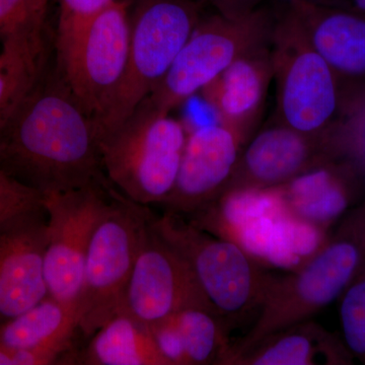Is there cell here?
I'll use <instances>...</instances> for the list:
<instances>
[{
	"label": "cell",
	"mask_w": 365,
	"mask_h": 365,
	"mask_svg": "<svg viewBox=\"0 0 365 365\" xmlns=\"http://www.w3.org/2000/svg\"><path fill=\"white\" fill-rule=\"evenodd\" d=\"M42 76L0 129V170L43 196L110 188L95 122L66 83Z\"/></svg>",
	"instance_id": "6da1fadb"
},
{
	"label": "cell",
	"mask_w": 365,
	"mask_h": 365,
	"mask_svg": "<svg viewBox=\"0 0 365 365\" xmlns=\"http://www.w3.org/2000/svg\"><path fill=\"white\" fill-rule=\"evenodd\" d=\"M346 215L304 265L271 281L260 316L246 338L230 348L225 364L274 334L309 321L349 287L365 264V200Z\"/></svg>",
	"instance_id": "7a4b0ae2"
},
{
	"label": "cell",
	"mask_w": 365,
	"mask_h": 365,
	"mask_svg": "<svg viewBox=\"0 0 365 365\" xmlns=\"http://www.w3.org/2000/svg\"><path fill=\"white\" fill-rule=\"evenodd\" d=\"M188 134L184 122L143 101L97 138L106 179L134 202L160 205L174 188Z\"/></svg>",
	"instance_id": "3957f363"
},
{
	"label": "cell",
	"mask_w": 365,
	"mask_h": 365,
	"mask_svg": "<svg viewBox=\"0 0 365 365\" xmlns=\"http://www.w3.org/2000/svg\"><path fill=\"white\" fill-rule=\"evenodd\" d=\"M277 83L276 122L311 135L344 130L349 118L339 85L287 2L277 6L270 40Z\"/></svg>",
	"instance_id": "277c9868"
},
{
	"label": "cell",
	"mask_w": 365,
	"mask_h": 365,
	"mask_svg": "<svg viewBox=\"0 0 365 365\" xmlns=\"http://www.w3.org/2000/svg\"><path fill=\"white\" fill-rule=\"evenodd\" d=\"M193 0H138L130 14V44L123 78L95 124L97 138L123 123L165 76L201 21Z\"/></svg>",
	"instance_id": "5b68a950"
},
{
	"label": "cell",
	"mask_w": 365,
	"mask_h": 365,
	"mask_svg": "<svg viewBox=\"0 0 365 365\" xmlns=\"http://www.w3.org/2000/svg\"><path fill=\"white\" fill-rule=\"evenodd\" d=\"M277 7L262 4L251 14L201 19L169 71L148 98L155 109L170 113L203 90L235 60L268 44Z\"/></svg>",
	"instance_id": "8992f818"
},
{
	"label": "cell",
	"mask_w": 365,
	"mask_h": 365,
	"mask_svg": "<svg viewBox=\"0 0 365 365\" xmlns=\"http://www.w3.org/2000/svg\"><path fill=\"white\" fill-rule=\"evenodd\" d=\"M151 210L113 189L86 255L78 302V328L91 337L121 312L141 232Z\"/></svg>",
	"instance_id": "52a82bcc"
},
{
	"label": "cell",
	"mask_w": 365,
	"mask_h": 365,
	"mask_svg": "<svg viewBox=\"0 0 365 365\" xmlns=\"http://www.w3.org/2000/svg\"><path fill=\"white\" fill-rule=\"evenodd\" d=\"M158 232L188 261L209 304L220 319L261 307L271 279L237 242L209 235L181 215H155Z\"/></svg>",
	"instance_id": "ba28073f"
},
{
	"label": "cell",
	"mask_w": 365,
	"mask_h": 365,
	"mask_svg": "<svg viewBox=\"0 0 365 365\" xmlns=\"http://www.w3.org/2000/svg\"><path fill=\"white\" fill-rule=\"evenodd\" d=\"M130 44V11L115 0L58 53L63 83L95 124L123 78Z\"/></svg>",
	"instance_id": "9c48e42d"
},
{
	"label": "cell",
	"mask_w": 365,
	"mask_h": 365,
	"mask_svg": "<svg viewBox=\"0 0 365 365\" xmlns=\"http://www.w3.org/2000/svg\"><path fill=\"white\" fill-rule=\"evenodd\" d=\"M191 307L215 314L188 261L158 232L150 212L141 232L121 312L150 327Z\"/></svg>",
	"instance_id": "30bf717a"
},
{
	"label": "cell",
	"mask_w": 365,
	"mask_h": 365,
	"mask_svg": "<svg viewBox=\"0 0 365 365\" xmlns=\"http://www.w3.org/2000/svg\"><path fill=\"white\" fill-rule=\"evenodd\" d=\"M113 189L88 187L43 198L48 215L45 256L48 294L76 309L91 237Z\"/></svg>",
	"instance_id": "8fae6325"
},
{
	"label": "cell",
	"mask_w": 365,
	"mask_h": 365,
	"mask_svg": "<svg viewBox=\"0 0 365 365\" xmlns=\"http://www.w3.org/2000/svg\"><path fill=\"white\" fill-rule=\"evenodd\" d=\"M48 215L34 204L0 220V326L48 297Z\"/></svg>",
	"instance_id": "7c38bea8"
},
{
	"label": "cell",
	"mask_w": 365,
	"mask_h": 365,
	"mask_svg": "<svg viewBox=\"0 0 365 365\" xmlns=\"http://www.w3.org/2000/svg\"><path fill=\"white\" fill-rule=\"evenodd\" d=\"M339 85L346 111L365 108V16L314 0H285Z\"/></svg>",
	"instance_id": "4fadbf2b"
},
{
	"label": "cell",
	"mask_w": 365,
	"mask_h": 365,
	"mask_svg": "<svg viewBox=\"0 0 365 365\" xmlns=\"http://www.w3.org/2000/svg\"><path fill=\"white\" fill-rule=\"evenodd\" d=\"M252 137L246 150L241 151L225 191L281 186L345 153L343 132L311 135L276 122Z\"/></svg>",
	"instance_id": "5bb4252c"
},
{
	"label": "cell",
	"mask_w": 365,
	"mask_h": 365,
	"mask_svg": "<svg viewBox=\"0 0 365 365\" xmlns=\"http://www.w3.org/2000/svg\"><path fill=\"white\" fill-rule=\"evenodd\" d=\"M241 150L237 136L222 124L189 131L174 188L160 205L182 217L205 207L227 189Z\"/></svg>",
	"instance_id": "9a60e30c"
},
{
	"label": "cell",
	"mask_w": 365,
	"mask_h": 365,
	"mask_svg": "<svg viewBox=\"0 0 365 365\" xmlns=\"http://www.w3.org/2000/svg\"><path fill=\"white\" fill-rule=\"evenodd\" d=\"M274 78L270 43L242 55L201 91L241 145L254 135Z\"/></svg>",
	"instance_id": "2e32d148"
},
{
	"label": "cell",
	"mask_w": 365,
	"mask_h": 365,
	"mask_svg": "<svg viewBox=\"0 0 365 365\" xmlns=\"http://www.w3.org/2000/svg\"><path fill=\"white\" fill-rule=\"evenodd\" d=\"M344 153L302 173L279 186L290 215L328 230L349 211L359 196L361 163L340 158Z\"/></svg>",
	"instance_id": "e0dca14e"
},
{
	"label": "cell",
	"mask_w": 365,
	"mask_h": 365,
	"mask_svg": "<svg viewBox=\"0 0 365 365\" xmlns=\"http://www.w3.org/2000/svg\"><path fill=\"white\" fill-rule=\"evenodd\" d=\"M150 329L169 365L225 364L230 351L220 317L207 309H182Z\"/></svg>",
	"instance_id": "ac0fdd59"
},
{
	"label": "cell",
	"mask_w": 365,
	"mask_h": 365,
	"mask_svg": "<svg viewBox=\"0 0 365 365\" xmlns=\"http://www.w3.org/2000/svg\"><path fill=\"white\" fill-rule=\"evenodd\" d=\"M78 309L48 295L0 326V346L9 350H41L67 364L76 351Z\"/></svg>",
	"instance_id": "d6986e66"
},
{
	"label": "cell",
	"mask_w": 365,
	"mask_h": 365,
	"mask_svg": "<svg viewBox=\"0 0 365 365\" xmlns=\"http://www.w3.org/2000/svg\"><path fill=\"white\" fill-rule=\"evenodd\" d=\"M348 353L323 328L304 322L266 338L227 364H343L348 361Z\"/></svg>",
	"instance_id": "ffe728a7"
},
{
	"label": "cell",
	"mask_w": 365,
	"mask_h": 365,
	"mask_svg": "<svg viewBox=\"0 0 365 365\" xmlns=\"http://www.w3.org/2000/svg\"><path fill=\"white\" fill-rule=\"evenodd\" d=\"M71 364L169 365L150 327L130 314L120 312L76 350Z\"/></svg>",
	"instance_id": "44dd1931"
},
{
	"label": "cell",
	"mask_w": 365,
	"mask_h": 365,
	"mask_svg": "<svg viewBox=\"0 0 365 365\" xmlns=\"http://www.w3.org/2000/svg\"><path fill=\"white\" fill-rule=\"evenodd\" d=\"M0 50V129L32 90L44 71L43 28L16 34Z\"/></svg>",
	"instance_id": "7402d4cb"
},
{
	"label": "cell",
	"mask_w": 365,
	"mask_h": 365,
	"mask_svg": "<svg viewBox=\"0 0 365 365\" xmlns=\"http://www.w3.org/2000/svg\"><path fill=\"white\" fill-rule=\"evenodd\" d=\"M339 313L346 348L365 362V264L343 292Z\"/></svg>",
	"instance_id": "603a6c76"
},
{
	"label": "cell",
	"mask_w": 365,
	"mask_h": 365,
	"mask_svg": "<svg viewBox=\"0 0 365 365\" xmlns=\"http://www.w3.org/2000/svg\"><path fill=\"white\" fill-rule=\"evenodd\" d=\"M115 0H59L57 50H66L95 16Z\"/></svg>",
	"instance_id": "cb8c5ba5"
},
{
	"label": "cell",
	"mask_w": 365,
	"mask_h": 365,
	"mask_svg": "<svg viewBox=\"0 0 365 365\" xmlns=\"http://www.w3.org/2000/svg\"><path fill=\"white\" fill-rule=\"evenodd\" d=\"M35 0H0V42L16 34L44 26Z\"/></svg>",
	"instance_id": "d4e9b609"
},
{
	"label": "cell",
	"mask_w": 365,
	"mask_h": 365,
	"mask_svg": "<svg viewBox=\"0 0 365 365\" xmlns=\"http://www.w3.org/2000/svg\"><path fill=\"white\" fill-rule=\"evenodd\" d=\"M44 196L0 170V220L29 206L42 202Z\"/></svg>",
	"instance_id": "484cf974"
},
{
	"label": "cell",
	"mask_w": 365,
	"mask_h": 365,
	"mask_svg": "<svg viewBox=\"0 0 365 365\" xmlns=\"http://www.w3.org/2000/svg\"><path fill=\"white\" fill-rule=\"evenodd\" d=\"M218 14L228 19H237L251 14L264 4V0H206Z\"/></svg>",
	"instance_id": "4316f807"
},
{
	"label": "cell",
	"mask_w": 365,
	"mask_h": 365,
	"mask_svg": "<svg viewBox=\"0 0 365 365\" xmlns=\"http://www.w3.org/2000/svg\"><path fill=\"white\" fill-rule=\"evenodd\" d=\"M354 118L355 124H352L353 128L350 130L353 132L350 134V138L346 137V140L350 139L346 145L347 148H351L352 153L357 155V160L365 165V108Z\"/></svg>",
	"instance_id": "83f0119b"
},
{
	"label": "cell",
	"mask_w": 365,
	"mask_h": 365,
	"mask_svg": "<svg viewBox=\"0 0 365 365\" xmlns=\"http://www.w3.org/2000/svg\"><path fill=\"white\" fill-rule=\"evenodd\" d=\"M0 365H16L14 352L0 346Z\"/></svg>",
	"instance_id": "f1b7e54d"
},
{
	"label": "cell",
	"mask_w": 365,
	"mask_h": 365,
	"mask_svg": "<svg viewBox=\"0 0 365 365\" xmlns=\"http://www.w3.org/2000/svg\"><path fill=\"white\" fill-rule=\"evenodd\" d=\"M347 9H352L360 14L365 16V0H350Z\"/></svg>",
	"instance_id": "f546056e"
},
{
	"label": "cell",
	"mask_w": 365,
	"mask_h": 365,
	"mask_svg": "<svg viewBox=\"0 0 365 365\" xmlns=\"http://www.w3.org/2000/svg\"><path fill=\"white\" fill-rule=\"evenodd\" d=\"M35 2L41 13L46 16V11H47L48 2H49V0H35Z\"/></svg>",
	"instance_id": "4dcf8cb0"
},
{
	"label": "cell",
	"mask_w": 365,
	"mask_h": 365,
	"mask_svg": "<svg viewBox=\"0 0 365 365\" xmlns=\"http://www.w3.org/2000/svg\"><path fill=\"white\" fill-rule=\"evenodd\" d=\"M317 2H321V4H328L329 2H332L333 0H314Z\"/></svg>",
	"instance_id": "1f68e13d"
}]
</instances>
